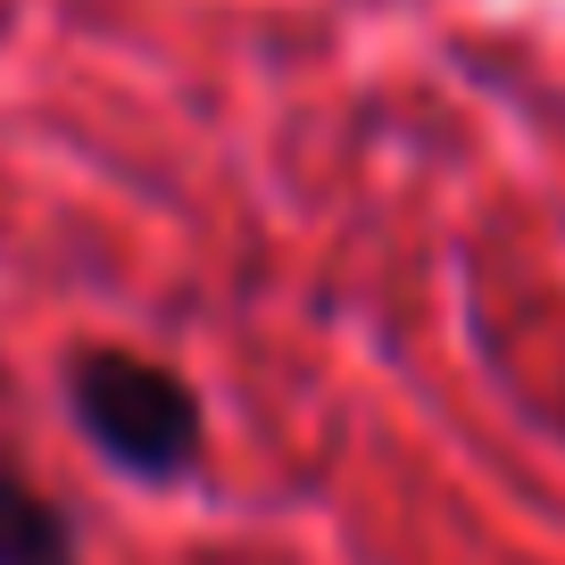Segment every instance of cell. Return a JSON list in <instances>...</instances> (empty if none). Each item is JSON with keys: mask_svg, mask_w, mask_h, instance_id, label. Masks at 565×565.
<instances>
[{"mask_svg": "<svg viewBox=\"0 0 565 565\" xmlns=\"http://www.w3.org/2000/svg\"><path fill=\"white\" fill-rule=\"evenodd\" d=\"M58 399H67V424L84 433V449L125 482L167 491V482H192L209 458V399L159 350L75 341L58 366Z\"/></svg>", "mask_w": 565, "mask_h": 565, "instance_id": "cell-1", "label": "cell"}, {"mask_svg": "<svg viewBox=\"0 0 565 565\" xmlns=\"http://www.w3.org/2000/svg\"><path fill=\"white\" fill-rule=\"evenodd\" d=\"M0 565H84V532L67 499L9 449H0Z\"/></svg>", "mask_w": 565, "mask_h": 565, "instance_id": "cell-2", "label": "cell"}]
</instances>
